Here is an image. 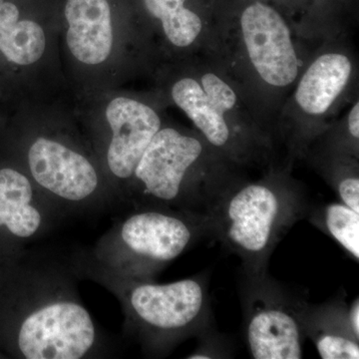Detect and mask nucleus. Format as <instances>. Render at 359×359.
I'll return each mask as SVG.
<instances>
[{"label": "nucleus", "mask_w": 359, "mask_h": 359, "mask_svg": "<svg viewBox=\"0 0 359 359\" xmlns=\"http://www.w3.org/2000/svg\"><path fill=\"white\" fill-rule=\"evenodd\" d=\"M106 118L112 133L106 150V165L113 178L127 184V197L135 168L163 126L162 119L148 104L127 97L111 101Z\"/></svg>", "instance_id": "9b49d317"}, {"label": "nucleus", "mask_w": 359, "mask_h": 359, "mask_svg": "<svg viewBox=\"0 0 359 359\" xmlns=\"http://www.w3.org/2000/svg\"><path fill=\"white\" fill-rule=\"evenodd\" d=\"M358 58L346 34L325 40L304 66L285 101L276 137L285 160L304 159L311 143L332 124V118L358 85Z\"/></svg>", "instance_id": "0eeeda50"}, {"label": "nucleus", "mask_w": 359, "mask_h": 359, "mask_svg": "<svg viewBox=\"0 0 359 359\" xmlns=\"http://www.w3.org/2000/svg\"><path fill=\"white\" fill-rule=\"evenodd\" d=\"M323 177L340 202L359 212V157L344 153L308 151L304 159Z\"/></svg>", "instance_id": "f3484780"}, {"label": "nucleus", "mask_w": 359, "mask_h": 359, "mask_svg": "<svg viewBox=\"0 0 359 359\" xmlns=\"http://www.w3.org/2000/svg\"><path fill=\"white\" fill-rule=\"evenodd\" d=\"M264 1H275L273 2V4H275V6L280 7V8H282L283 11H285V13L289 14V15L292 16V18H294V20L297 21V23H299V21L297 20V18H295V15H297V13H299V8H297V2H295V0H264ZM299 2H302V7H304V4H302V0H299ZM299 18H301V16H299ZM302 25H304V23H302ZM304 27H306V26H304ZM306 29H308V28H306Z\"/></svg>", "instance_id": "412c9836"}, {"label": "nucleus", "mask_w": 359, "mask_h": 359, "mask_svg": "<svg viewBox=\"0 0 359 359\" xmlns=\"http://www.w3.org/2000/svg\"><path fill=\"white\" fill-rule=\"evenodd\" d=\"M245 175L199 132L162 126L135 168L125 204L207 217L222 195Z\"/></svg>", "instance_id": "423d86ee"}, {"label": "nucleus", "mask_w": 359, "mask_h": 359, "mask_svg": "<svg viewBox=\"0 0 359 359\" xmlns=\"http://www.w3.org/2000/svg\"><path fill=\"white\" fill-rule=\"evenodd\" d=\"M20 16L15 4L0 0V51L11 62L30 65L43 55L46 40L39 23Z\"/></svg>", "instance_id": "dca6fc26"}, {"label": "nucleus", "mask_w": 359, "mask_h": 359, "mask_svg": "<svg viewBox=\"0 0 359 359\" xmlns=\"http://www.w3.org/2000/svg\"><path fill=\"white\" fill-rule=\"evenodd\" d=\"M26 159L30 178L60 216L98 212L116 204L92 161L67 144L39 137Z\"/></svg>", "instance_id": "9d476101"}, {"label": "nucleus", "mask_w": 359, "mask_h": 359, "mask_svg": "<svg viewBox=\"0 0 359 359\" xmlns=\"http://www.w3.org/2000/svg\"><path fill=\"white\" fill-rule=\"evenodd\" d=\"M143 4L177 51L189 56L214 52L224 0H143Z\"/></svg>", "instance_id": "f8f14e48"}, {"label": "nucleus", "mask_w": 359, "mask_h": 359, "mask_svg": "<svg viewBox=\"0 0 359 359\" xmlns=\"http://www.w3.org/2000/svg\"><path fill=\"white\" fill-rule=\"evenodd\" d=\"M79 280L109 290L121 304L127 334L150 358H164L182 342L214 328L208 276L158 283L124 275L80 250L67 257Z\"/></svg>", "instance_id": "7ed1b4c3"}, {"label": "nucleus", "mask_w": 359, "mask_h": 359, "mask_svg": "<svg viewBox=\"0 0 359 359\" xmlns=\"http://www.w3.org/2000/svg\"><path fill=\"white\" fill-rule=\"evenodd\" d=\"M306 219L309 223L327 233L358 262L359 212L344 203H311Z\"/></svg>", "instance_id": "a211bd4d"}, {"label": "nucleus", "mask_w": 359, "mask_h": 359, "mask_svg": "<svg viewBox=\"0 0 359 359\" xmlns=\"http://www.w3.org/2000/svg\"><path fill=\"white\" fill-rule=\"evenodd\" d=\"M243 332L256 359L302 358V316L308 301L290 285L264 275H241Z\"/></svg>", "instance_id": "1a4fd4ad"}, {"label": "nucleus", "mask_w": 359, "mask_h": 359, "mask_svg": "<svg viewBox=\"0 0 359 359\" xmlns=\"http://www.w3.org/2000/svg\"><path fill=\"white\" fill-rule=\"evenodd\" d=\"M325 40L306 32L271 2L224 0L216 48L210 54L240 87L278 141L280 111L309 59Z\"/></svg>", "instance_id": "f257e3e1"}, {"label": "nucleus", "mask_w": 359, "mask_h": 359, "mask_svg": "<svg viewBox=\"0 0 359 359\" xmlns=\"http://www.w3.org/2000/svg\"><path fill=\"white\" fill-rule=\"evenodd\" d=\"M344 297L323 304L308 302L302 316L304 334L313 340L323 359H358L359 339L351 332Z\"/></svg>", "instance_id": "2eb2a0df"}, {"label": "nucleus", "mask_w": 359, "mask_h": 359, "mask_svg": "<svg viewBox=\"0 0 359 359\" xmlns=\"http://www.w3.org/2000/svg\"><path fill=\"white\" fill-rule=\"evenodd\" d=\"M199 344L189 359L228 358L231 355V347L224 335L219 334L215 328L198 337Z\"/></svg>", "instance_id": "6ab92c4d"}, {"label": "nucleus", "mask_w": 359, "mask_h": 359, "mask_svg": "<svg viewBox=\"0 0 359 359\" xmlns=\"http://www.w3.org/2000/svg\"><path fill=\"white\" fill-rule=\"evenodd\" d=\"M130 208L89 249L99 262L124 275L155 280L199 241L212 237L203 215L154 205Z\"/></svg>", "instance_id": "6e6552de"}, {"label": "nucleus", "mask_w": 359, "mask_h": 359, "mask_svg": "<svg viewBox=\"0 0 359 359\" xmlns=\"http://www.w3.org/2000/svg\"><path fill=\"white\" fill-rule=\"evenodd\" d=\"M346 318L351 327V332L356 339H359V299L358 297L353 299L349 306H347Z\"/></svg>", "instance_id": "aec40b11"}, {"label": "nucleus", "mask_w": 359, "mask_h": 359, "mask_svg": "<svg viewBox=\"0 0 359 359\" xmlns=\"http://www.w3.org/2000/svg\"><path fill=\"white\" fill-rule=\"evenodd\" d=\"M66 40L71 53L84 65H101L113 45L112 18L107 0H67Z\"/></svg>", "instance_id": "4468645a"}, {"label": "nucleus", "mask_w": 359, "mask_h": 359, "mask_svg": "<svg viewBox=\"0 0 359 359\" xmlns=\"http://www.w3.org/2000/svg\"><path fill=\"white\" fill-rule=\"evenodd\" d=\"M292 165H280L248 175L233 184L207 215L212 237L242 262V273H268L278 243L306 219L311 202L306 187L292 175Z\"/></svg>", "instance_id": "39448f33"}, {"label": "nucleus", "mask_w": 359, "mask_h": 359, "mask_svg": "<svg viewBox=\"0 0 359 359\" xmlns=\"http://www.w3.org/2000/svg\"><path fill=\"white\" fill-rule=\"evenodd\" d=\"M13 266L8 323L13 348L25 359H84L106 355L105 337L85 308L67 257L32 250Z\"/></svg>", "instance_id": "f03ea898"}, {"label": "nucleus", "mask_w": 359, "mask_h": 359, "mask_svg": "<svg viewBox=\"0 0 359 359\" xmlns=\"http://www.w3.org/2000/svg\"><path fill=\"white\" fill-rule=\"evenodd\" d=\"M59 217L30 177L13 168L0 169V233L14 247L43 237Z\"/></svg>", "instance_id": "ddd939ff"}, {"label": "nucleus", "mask_w": 359, "mask_h": 359, "mask_svg": "<svg viewBox=\"0 0 359 359\" xmlns=\"http://www.w3.org/2000/svg\"><path fill=\"white\" fill-rule=\"evenodd\" d=\"M170 96L196 131L226 160L245 171L287 164L273 132L212 54L189 56Z\"/></svg>", "instance_id": "20e7f679"}]
</instances>
